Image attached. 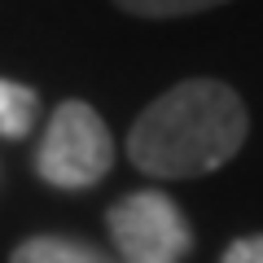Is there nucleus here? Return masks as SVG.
Segmentation results:
<instances>
[{
	"label": "nucleus",
	"mask_w": 263,
	"mask_h": 263,
	"mask_svg": "<svg viewBox=\"0 0 263 263\" xmlns=\"http://www.w3.org/2000/svg\"><path fill=\"white\" fill-rule=\"evenodd\" d=\"M123 13L132 18H149V22H167V18H189V13H206L215 5H228V0H114Z\"/></svg>",
	"instance_id": "423d86ee"
},
{
	"label": "nucleus",
	"mask_w": 263,
	"mask_h": 263,
	"mask_svg": "<svg viewBox=\"0 0 263 263\" xmlns=\"http://www.w3.org/2000/svg\"><path fill=\"white\" fill-rule=\"evenodd\" d=\"M250 136L246 101L219 79H184L154 97L127 132V162L154 180H197L237 158Z\"/></svg>",
	"instance_id": "f257e3e1"
},
{
	"label": "nucleus",
	"mask_w": 263,
	"mask_h": 263,
	"mask_svg": "<svg viewBox=\"0 0 263 263\" xmlns=\"http://www.w3.org/2000/svg\"><path fill=\"white\" fill-rule=\"evenodd\" d=\"M114 167V136L105 127V119L88 101H62L48 119L44 136L35 149V176L53 189L79 193L92 189L110 176Z\"/></svg>",
	"instance_id": "f03ea898"
},
{
	"label": "nucleus",
	"mask_w": 263,
	"mask_h": 263,
	"mask_svg": "<svg viewBox=\"0 0 263 263\" xmlns=\"http://www.w3.org/2000/svg\"><path fill=\"white\" fill-rule=\"evenodd\" d=\"M9 263H114V259L88 241H75V237L40 233V237H27V241L13 246Z\"/></svg>",
	"instance_id": "20e7f679"
},
{
	"label": "nucleus",
	"mask_w": 263,
	"mask_h": 263,
	"mask_svg": "<svg viewBox=\"0 0 263 263\" xmlns=\"http://www.w3.org/2000/svg\"><path fill=\"white\" fill-rule=\"evenodd\" d=\"M40 119V97L35 88L13 84V79H0V136L5 141H22Z\"/></svg>",
	"instance_id": "39448f33"
},
{
	"label": "nucleus",
	"mask_w": 263,
	"mask_h": 263,
	"mask_svg": "<svg viewBox=\"0 0 263 263\" xmlns=\"http://www.w3.org/2000/svg\"><path fill=\"white\" fill-rule=\"evenodd\" d=\"M219 263H263V233L237 237V241L224 250V259H219Z\"/></svg>",
	"instance_id": "0eeeda50"
},
{
	"label": "nucleus",
	"mask_w": 263,
	"mask_h": 263,
	"mask_svg": "<svg viewBox=\"0 0 263 263\" xmlns=\"http://www.w3.org/2000/svg\"><path fill=\"white\" fill-rule=\"evenodd\" d=\"M105 228L119 263H180L193 250V228L162 189L123 193L105 211Z\"/></svg>",
	"instance_id": "7ed1b4c3"
}]
</instances>
